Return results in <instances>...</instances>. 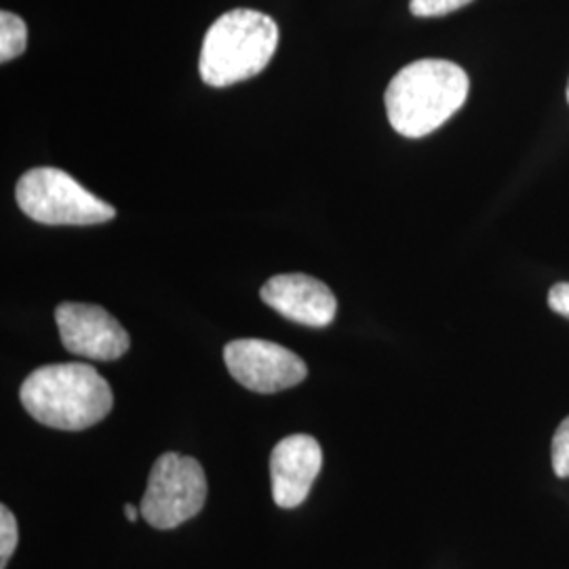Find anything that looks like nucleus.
Wrapping results in <instances>:
<instances>
[{"instance_id": "1a4fd4ad", "label": "nucleus", "mask_w": 569, "mask_h": 569, "mask_svg": "<svg viewBox=\"0 0 569 569\" xmlns=\"http://www.w3.org/2000/svg\"><path fill=\"white\" fill-rule=\"evenodd\" d=\"M323 467V451L310 435H289L270 456L272 498L281 509H296L305 502Z\"/></svg>"}, {"instance_id": "f8f14e48", "label": "nucleus", "mask_w": 569, "mask_h": 569, "mask_svg": "<svg viewBox=\"0 0 569 569\" xmlns=\"http://www.w3.org/2000/svg\"><path fill=\"white\" fill-rule=\"evenodd\" d=\"M470 2L472 0H409V11L416 18H443Z\"/></svg>"}, {"instance_id": "9d476101", "label": "nucleus", "mask_w": 569, "mask_h": 569, "mask_svg": "<svg viewBox=\"0 0 569 569\" xmlns=\"http://www.w3.org/2000/svg\"><path fill=\"white\" fill-rule=\"evenodd\" d=\"M28 47V28L20 16L11 11L0 13V61L16 60Z\"/></svg>"}, {"instance_id": "4468645a", "label": "nucleus", "mask_w": 569, "mask_h": 569, "mask_svg": "<svg viewBox=\"0 0 569 569\" xmlns=\"http://www.w3.org/2000/svg\"><path fill=\"white\" fill-rule=\"evenodd\" d=\"M549 306L557 315L569 319V283H557L550 287Z\"/></svg>"}, {"instance_id": "ddd939ff", "label": "nucleus", "mask_w": 569, "mask_h": 569, "mask_svg": "<svg viewBox=\"0 0 569 569\" xmlns=\"http://www.w3.org/2000/svg\"><path fill=\"white\" fill-rule=\"evenodd\" d=\"M552 468L561 479L569 477V416L559 425L552 439Z\"/></svg>"}, {"instance_id": "0eeeda50", "label": "nucleus", "mask_w": 569, "mask_h": 569, "mask_svg": "<svg viewBox=\"0 0 569 569\" xmlns=\"http://www.w3.org/2000/svg\"><path fill=\"white\" fill-rule=\"evenodd\" d=\"M61 345L91 361H117L129 350L127 329L102 306L63 302L56 308Z\"/></svg>"}, {"instance_id": "dca6fc26", "label": "nucleus", "mask_w": 569, "mask_h": 569, "mask_svg": "<svg viewBox=\"0 0 569 569\" xmlns=\"http://www.w3.org/2000/svg\"><path fill=\"white\" fill-rule=\"evenodd\" d=\"M568 102H569V82H568Z\"/></svg>"}, {"instance_id": "2eb2a0df", "label": "nucleus", "mask_w": 569, "mask_h": 569, "mask_svg": "<svg viewBox=\"0 0 569 569\" xmlns=\"http://www.w3.org/2000/svg\"><path fill=\"white\" fill-rule=\"evenodd\" d=\"M124 515H127V519H129L131 523H136V521L140 519V515H142V509H138V507H133V505H124Z\"/></svg>"}, {"instance_id": "20e7f679", "label": "nucleus", "mask_w": 569, "mask_h": 569, "mask_svg": "<svg viewBox=\"0 0 569 569\" xmlns=\"http://www.w3.org/2000/svg\"><path fill=\"white\" fill-rule=\"evenodd\" d=\"M21 211L44 226H93L114 220L117 209L56 167L26 171L16 186Z\"/></svg>"}, {"instance_id": "423d86ee", "label": "nucleus", "mask_w": 569, "mask_h": 569, "mask_svg": "<svg viewBox=\"0 0 569 569\" xmlns=\"http://www.w3.org/2000/svg\"><path fill=\"white\" fill-rule=\"evenodd\" d=\"M224 361L241 387L260 395L298 387L308 376V367L296 352L266 340H234L226 345Z\"/></svg>"}, {"instance_id": "9b49d317", "label": "nucleus", "mask_w": 569, "mask_h": 569, "mask_svg": "<svg viewBox=\"0 0 569 569\" xmlns=\"http://www.w3.org/2000/svg\"><path fill=\"white\" fill-rule=\"evenodd\" d=\"M18 540H20L18 521L13 512L2 505L0 507V569H7V563L18 547Z\"/></svg>"}, {"instance_id": "6e6552de", "label": "nucleus", "mask_w": 569, "mask_h": 569, "mask_svg": "<svg viewBox=\"0 0 569 569\" xmlns=\"http://www.w3.org/2000/svg\"><path fill=\"white\" fill-rule=\"evenodd\" d=\"M260 296L264 305L274 308L284 319L315 329L331 326L338 310L333 291L319 279L300 272L268 279Z\"/></svg>"}, {"instance_id": "f03ea898", "label": "nucleus", "mask_w": 569, "mask_h": 569, "mask_svg": "<svg viewBox=\"0 0 569 569\" xmlns=\"http://www.w3.org/2000/svg\"><path fill=\"white\" fill-rule=\"evenodd\" d=\"M21 406L44 427L84 430L110 413L112 388L87 363H53L34 369L21 385Z\"/></svg>"}, {"instance_id": "39448f33", "label": "nucleus", "mask_w": 569, "mask_h": 569, "mask_svg": "<svg viewBox=\"0 0 569 569\" xmlns=\"http://www.w3.org/2000/svg\"><path fill=\"white\" fill-rule=\"evenodd\" d=\"M207 500L203 467L188 456L164 453L148 477L142 517L157 529H173L199 515Z\"/></svg>"}, {"instance_id": "7ed1b4c3", "label": "nucleus", "mask_w": 569, "mask_h": 569, "mask_svg": "<svg viewBox=\"0 0 569 569\" xmlns=\"http://www.w3.org/2000/svg\"><path fill=\"white\" fill-rule=\"evenodd\" d=\"M279 47V26L253 9H232L213 21L204 34L199 72L204 84L222 89L253 79Z\"/></svg>"}, {"instance_id": "f257e3e1", "label": "nucleus", "mask_w": 569, "mask_h": 569, "mask_svg": "<svg viewBox=\"0 0 569 569\" xmlns=\"http://www.w3.org/2000/svg\"><path fill=\"white\" fill-rule=\"evenodd\" d=\"M470 81L449 60H418L401 68L387 87L385 106L392 129L418 140L437 131L467 103Z\"/></svg>"}]
</instances>
